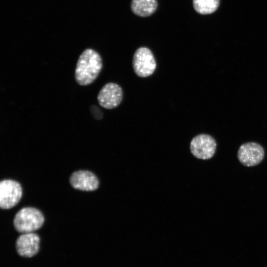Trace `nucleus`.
<instances>
[{"label": "nucleus", "instance_id": "f8f14e48", "mask_svg": "<svg viewBox=\"0 0 267 267\" xmlns=\"http://www.w3.org/2000/svg\"><path fill=\"white\" fill-rule=\"evenodd\" d=\"M90 112L95 119L99 120L102 117V113L97 106L92 105L90 107Z\"/></svg>", "mask_w": 267, "mask_h": 267}, {"label": "nucleus", "instance_id": "9b49d317", "mask_svg": "<svg viewBox=\"0 0 267 267\" xmlns=\"http://www.w3.org/2000/svg\"><path fill=\"white\" fill-rule=\"evenodd\" d=\"M219 4V0H193L194 9L201 14H208L215 12Z\"/></svg>", "mask_w": 267, "mask_h": 267}, {"label": "nucleus", "instance_id": "7ed1b4c3", "mask_svg": "<svg viewBox=\"0 0 267 267\" xmlns=\"http://www.w3.org/2000/svg\"><path fill=\"white\" fill-rule=\"evenodd\" d=\"M133 67L137 76L145 78L151 75L156 68V62L152 51L147 47H140L135 51Z\"/></svg>", "mask_w": 267, "mask_h": 267}, {"label": "nucleus", "instance_id": "6e6552de", "mask_svg": "<svg viewBox=\"0 0 267 267\" xmlns=\"http://www.w3.org/2000/svg\"><path fill=\"white\" fill-rule=\"evenodd\" d=\"M40 242V238L38 234L34 232L22 233L16 240V251L22 257H32L39 252Z\"/></svg>", "mask_w": 267, "mask_h": 267}, {"label": "nucleus", "instance_id": "9d476101", "mask_svg": "<svg viewBox=\"0 0 267 267\" xmlns=\"http://www.w3.org/2000/svg\"><path fill=\"white\" fill-rule=\"evenodd\" d=\"M156 0H132L131 9L133 12L140 17H147L157 9Z\"/></svg>", "mask_w": 267, "mask_h": 267}, {"label": "nucleus", "instance_id": "f257e3e1", "mask_svg": "<svg viewBox=\"0 0 267 267\" xmlns=\"http://www.w3.org/2000/svg\"><path fill=\"white\" fill-rule=\"evenodd\" d=\"M103 66L100 54L95 50L88 48L83 51L78 60L75 71L77 83L87 86L98 77Z\"/></svg>", "mask_w": 267, "mask_h": 267}, {"label": "nucleus", "instance_id": "f03ea898", "mask_svg": "<svg viewBox=\"0 0 267 267\" xmlns=\"http://www.w3.org/2000/svg\"><path fill=\"white\" fill-rule=\"evenodd\" d=\"M44 222V217L38 209L25 207L15 215L13 224L16 230L22 233L33 232L40 228Z\"/></svg>", "mask_w": 267, "mask_h": 267}, {"label": "nucleus", "instance_id": "423d86ee", "mask_svg": "<svg viewBox=\"0 0 267 267\" xmlns=\"http://www.w3.org/2000/svg\"><path fill=\"white\" fill-rule=\"evenodd\" d=\"M123 92L117 84L108 83L104 85L97 95L99 104L104 108L112 109L117 107L121 102Z\"/></svg>", "mask_w": 267, "mask_h": 267}, {"label": "nucleus", "instance_id": "39448f33", "mask_svg": "<svg viewBox=\"0 0 267 267\" xmlns=\"http://www.w3.org/2000/svg\"><path fill=\"white\" fill-rule=\"evenodd\" d=\"M217 147L215 139L207 134H200L192 138L190 144L191 153L195 157L207 160L214 155Z\"/></svg>", "mask_w": 267, "mask_h": 267}, {"label": "nucleus", "instance_id": "1a4fd4ad", "mask_svg": "<svg viewBox=\"0 0 267 267\" xmlns=\"http://www.w3.org/2000/svg\"><path fill=\"white\" fill-rule=\"evenodd\" d=\"M70 182L74 188L83 191H93L99 186V180L96 176L88 171L75 172L70 177Z\"/></svg>", "mask_w": 267, "mask_h": 267}, {"label": "nucleus", "instance_id": "0eeeda50", "mask_svg": "<svg viewBox=\"0 0 267 267\" xmlns=\"http://www.w3.org/2000/svg\"><path fill=\"white\" fill-rule=\"evenodd\" d=\"M265 152L263 147L259 144L250 142L242 144L237 152L239 161L247 167L259 164L264 157Z\"/></svg>", "mask_w": 267, "mask_h": 267}, {"label": "nucleus", "instance_id": "20e7f679", "mask_svg": "<svg viewBox=\"0 0 267 267\" xmlns=\"http://www.w3.org/2000/svg\"><path fill=\"white\" fill-rule=\"evenodd\" d=\"M22 195L21 185L11 179H4L0 182V206L8 209L19 202Z\"/></svg>", "mask_w": 267, "mask_h": 267}]
</instances>
